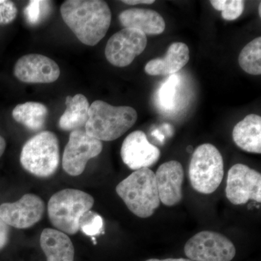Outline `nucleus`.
<instances>
[{"label":"nucleus","instance_id":"14","mask_svg":"<svg viewBox=\"0 0 261 261\" xmlns=\"http://www.w3.org/2000/svg\"><path fill=\"white\" fill-rule=\"evenodd\" d=\"M154 174L161 202L168 207L179 203L183 198L182 185L185 179L181 163L176 161L163 163Z\"/></svg>","mask_w":261,"mask_h":261},{"label":"nucleus","instance_id":"19","mask_svg":"<svg viewBox=\"0 0 261 261\" xmlns=\"http://www.w3.org/2000/svg\"><path fill=\"white\" fill-rule=\"evenodd\" d=\"M66 109L58 121V127L65 132L82 129L89 119L88 99L83 94H75L65 98Z\"/></svg>","mask_w":261,"mask_h":261},{"label":"nucleus","instance_id":"2","mask_svg":"<svg viewBox=\"0 0 261 261\" xmlns=\"http://www.w3.org/2000/svg\"><path fill=\"white\" fill-rule=\"evenodd\" d=\"M137 111L129 106H113L96 100L89 106L85 132L101 141L116 140L124 135L137 122Z\"/></svg>","mask_w":261,"mask_h":261},{"label":"nucleus","instance_id":"23","mask_svg":"<svg viewBox=\"0 0 261 261\" xmlns=\"http://www.w3.org/2000/svg\"><path fill=\"white\" fill-rule=\"evenodd\" d=\"M211 5L216 10L221 11L226 20H234L243 14L245 1L243 0H212Z\"/></svg>","mask_w":261,"mask_h":261},{"label":"nucleus","instance_id":"15","mask_svg":"<svg viewBox=\"0 0 261 261\" xmlns=\"http://www.w3.org/2000/svg\"><path fill=\"white\" fill-rule=\"evenodd\" d=\"M120 23L126 29L140 31L147 35H159L166 29L164 19L153 10L130 8L118 15Z\"/></svg>","mask_w":261,"mask_h":261},{"label":"nucleus","instance_id":"17","mask_svg":"<svg viewBox=\"0 0 261 261\" xmlns=\"http://www.w3.org/2000/svg\"><path fill=\"white\" fill-rule=\"evenodd\" d=\"M40 245L47 261H74V247L66 233L55 228H44Z\"/></svg>","mask_w":261,"mask_h":261},{"label":"nucleus","instance_id":"18","mask_svg":"<svg viewBox=\"0 0 261 261\" xmlns=\"http://www.w3.org/2000/svg\"><path fill=\"white\" fill-rule=\"evenodd\" d=\"M233 142L240 149L250 153H261V117L247 115L233 127Z\"/></svg>","mask_w":261,"mask_h":261},{"label":"nucleus","instance_id":"8","mask_svg":"<svg viewBox=\"0 0 261 261\" xmlns=\"http://www.w3.org/2000/svg\"><path fill=\"white\" fill-rule=\"evenodd\" d=\"M102 148V142L87 135L85 130L70 132L69 140L63 152V170L70 176H80L83 173L89 160L99 155Z\"/></svg>","mask_w":261,"mask_h":261},{"label":"nucleus","instance_id":"13","mask_svg":"<svg viewBox=\"0 0 261 261\" xmlns=\"http://www.w3.org/2000/svg\"><path fill=\"white\" fill-rule=\"evenodd\" d=\"M121 156L130 169L137 171L155 164L161 158V151L149 142L143 132L135 130L123 141Z\"/></svg>","mask_w":261,"mask_h":261},{"label":"nucleus","instance_id":"1","mask_svg":"<svg viewBox=\"0 0 261 261\" xmlns=\"http://www.w3.org/2000/svg\"><path fill=\"white\" fill-rule=\"evenodd\" d=\"M62 18L81 42L95 46L106 37L112 14L102 0H66L61 7Z\"/></svg>","mask_w":261,"mask_h":261},{"label":"nucleus","instance_id":"31","mask_svg":"<svg viewBox=\"0 0 261 261\" xmlns=\"http://www.w3.org/2000/svg\"><path fill=\"white\" fill-rule=\"evenodd\" d=\"M259 15L261 16V4L259 5Z\"/></svg>","mask_w":261,"mask_h":261},{"label":"nucleus","instance_id":"27","mask_svg":"<svg viewBox=\"0 0 261 261\" xmlns=\"http://www.w3.org/2000/svg\"><path fill=\"white\" fill-rule=\"evenodd\" d=\"M10 226L0 218V250L4 248L9 240Z\"/></svg>","mask_w":261,"mask_h":261},{"label":"nucleus","instance_id":"26","mask_svg":"<svg viewBox=\"0 0 261 261\" xmlns=\"http://www.w3.org/2000/svg\"><path fill=\"white\" fill-rule=\"evenodd\" d=\"M18 15V9L14 3L9 0H0V25H8L14 21Z\"/></svg>","mask_w":261,"mask_h":261},{"label":"nucleus","instance_id":"7","mask_svg":"<svg viewBox=\"0 0 261 261\" xmlns=\"http://www.w3.org/2000/svg\"><path fill=\"white\" fill-rule=\"evenodd\" d=\"M185 253L193 261H231L236 255V247L221 233L202 231L187 242Z\"/></svg>","mask_w":261,"mask_h":261},{"label":"nucleus","instance_id":"10","mask_svg":"<svg viewBox=\"0 0 261 261\" xmlns=\"http://www.w3.org/2000/svg\"><path fill=\"white\" fill-rule=\"evenodd\" d=\"M147 38L144 33L134 29H123L113 34L108 41L106 57L114 66L129 65L147 47Z\"/></svg>","mask_w":261,"mask_h":261},{"label":"nucleus","instance_id":"12","mask_svg":"<svg viewBox=\"0 0 261 261\" xmlns=\"http://www.w3.org/2000/svg\"><path fill=\"white\" fill-rule=\"evenodd\" d=\"M15 76L27 84H50L56 82L61 69L56 62L39 54L25 55L15 63Z\"/></svg>","mask_w":261,"mask_h":261},{"label":"nucleus","instance_id":"22","mask_svg":"<svg viewBox=\"0 0 261 261\" xmlns=\"http://www.w3.org/2000/svg\"><path fill=\"white\" fill-rule=\"evenodd\" d=\"M80 230L91 238H95L98 235L104 233V223L102 216L93 211H87L81 218Z\"/></svg>","mask_w":261,"mask_h":261},{"label":"nucleus","instance_id":"24","mask_svg":"<svg viewBox=\"0 0 261 261\" xmlns=\"http://www.w3.org/2000/svg\"><path fill=\"white\" fill-rule=\"evenodd\" d=\"M49 3L47 1H37L32 0L29 2L27 8L24 9V15L27 21L32 25L41 21L43 16L47 14Z\"/></svg>","mask_w":261,"mask_h":261},{"label":"nucleus","instance_id":"9","mask_svg":"<svg viewBox=\"0 0 261 261\" xmlns=\"http://www.w3.org/2000/svg\"><path fill=\"white\" fill-rule=\"evenodd\" d=\"M226 195L235 205H244L250 200L260 202V173L246 165L235 164L228 172Z\"/></svg>","mask_w":261,"mask_h":261},{"label":"nucleus","instance_id":"3","mask_svg":"<svg viewBox=\"0 0 261 261\" xmlns=\"http://www.w3.org/2000/svg\"><path fill=\"white\" fill-rule=\"evenodd\" d=\"M116 191L135 216L147 219L161 205L155 174L145 168L135 171L117 185Z\"/></svg>","mask_w":261,"mask_h":261},{"label":"nucleus","instance_id":"21","mask_svg":"<svg viewBox=\"0 0 261 261\" xmlns=\"http://www.w3.org/2000/svg\"><path fill=\"white\" fill-rule=\"evenodd\" d=\"M239 64L249 74H261L260 37L255 38L245 46L239 56Z\"/></svg>","mask_w":261,"mask_h":261},{"label":"nucleus","instance_id":"28","mask_svg":"<svg viewBox=\"0 0 261 261\" xmlns=\"http://www.w3.org/2000/svg\"><path fill=\"white\" fill-rule=\"evenodd\" d=\"M122 3L126 5H152L154 3V0H123Z\"/></svg>","mask_w":261,"mask_h":261},{"label":"nucleus","instance_id":"30","mask_svg":"<svg viewBox=\"0 0 261 261\" xmlns=\"http://www.w3.org/2000/svg\"><path fill=\"white\" fill-rule=\"evenodd\" d=\"M145 261H193L190 260V259L185 258H167L163 259V260H159V259H149Z\"/></svg>","mask_w":261,"mask_h":261},{"label":"nucleus","instance_id":"25","mask_svg":"<svg viewBox=\"0 0 261 261\" xmlns=\"http://www.w3.org/2000/svg\"><path fill=\"white\" fill-rule=\"evenodd\" d=\"M176 84L177 79L176 75L170 77L169 80L164 84L160 92V99L164 107L170 108L172 107L173 99L176 94Z\"/></svg>","mask_w":261,"mask_h":261},{"label":"nucleus","instance_id":"6","mask_svg":"<svg viewBox=\"0 0 261 261\" xmlns=\"http://www.w3.org/2000/svg\"><path fill=\"white\" fill-rule=\"evenodd\" d=\"M188 173L195 191L204 195L214 193L224 175V159L219 149L209 143L199 146L192 154Z\"/></svg>","mask_w":261,"mask_h":261},{"label":"nucleus","instance_id":"20","mask_svg":"<svg viewBox=\"0 0 261 261\" xmlns=\"http://www.w3.org/2000/svg\"><path fill=\"white\" fill-rule=\"evenodd\" d=\"M47 108L37 102H27L15 106L12 112L13 119L32 132H39L45 126Z\"/></svg>","mask_w":261,"mask_h":261},{"label":"nucleus","instance_id":"11","mask_svg":"<svg viewBox=\"0 0 261 261\" xmlns=\"http://www.w3.org/2000/svg\"><path fill=\"white\" fill-rule=\"evenodd\" d=\"M45 210L44 202L34 194H25L15 202L0 205V218L9 226L24 229L34 226L42 219Z\"/></svg>","mask_w":261,"mask_h":261},{"label":"nucleus","instance_id":"16","mask_svg":"<svg viewBox=\"0 0 261 261\" xmlns=\"http://www.w3.org/2000/svg\"><path fill=\"white\" fill-rule=\"evenodd\" d=\"M190 61V49L186 44L172 43L164 58L151 60L145 65L146 73L149 75H163L177 73Z\"/></svg>","mask_w":261,"mask_h":261},{"label":"nucleus","instance_id":"29","mask_svg":"<svg viewBox=\"0 0 261 261\" xmlns=\"http://www.w3.org/2000/svg\"><path fill=\"white\" fill-rule=\"evenodd\" d=\"M6 141H5V139L3 138L2 136H0V158L4 154L5 149H6Z\"/></svg>","mask_w":261,"mask_h":261},{"label":"nucleus","instance_id":"4","mask_svg":"<svg viewBox=\"0 0 261 261\" xmlns=\"http://www.w3.org/2000/svg\"><path fill=\"white\" fill-rule=\"evenodd\" d=\"M93 197L75 189H65L51 196L48 202V216L58 231L73 235L80 231L82 216L93 207Z\"/></svg>","mask_w":261,"mask_h":261},{"label":"nucleus","instance_id":"5","mask_svg":"<svg viewBox=\"0 0 261 261\" xmlns=\"http://www.w3.org/2000/svg\"><path fill=\"white\" fill-rule=\"evenodd\" d=\"M22 167L39 178H49L60 164L59 142L49 130L39 132L24 144L20 152Z\"/></svg>","mask_w":261,"mask_h":261}]
</instances>
